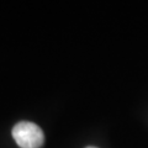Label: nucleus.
I'll return each instance as SVG.
<instances>
[{
  "label": "nucleus",
  "mask_w": 148,
  "mask_h": 148,
  "mask_svg": "<svg viewBox=\"0 0 148 148\" xmlns=\"http://www.w3.org/2000/svg\"><path fill=\"white\" fill-rule=\"evenodd\" d=\"M12 137L21 148H40L45 142L41 127L29 121L16 123L12 128Z\"/></svg>",
  "instance_id": "nucleus-1"
},
{
  "label": "nucleus",
  "mask_w": 148,
  "mask_h": 148,
  "mask_svg": "<svg viewBox=\"0 0 148 148\" xmlns=\"http://www.w3.org/2000/svg\"><path fill=\"white\" fill-rule=\"evenodd\" d=\"M88 148H96V147H88Z\"/></svg>",
  "instance_id": "nucleus-2"
}]
</instances>
